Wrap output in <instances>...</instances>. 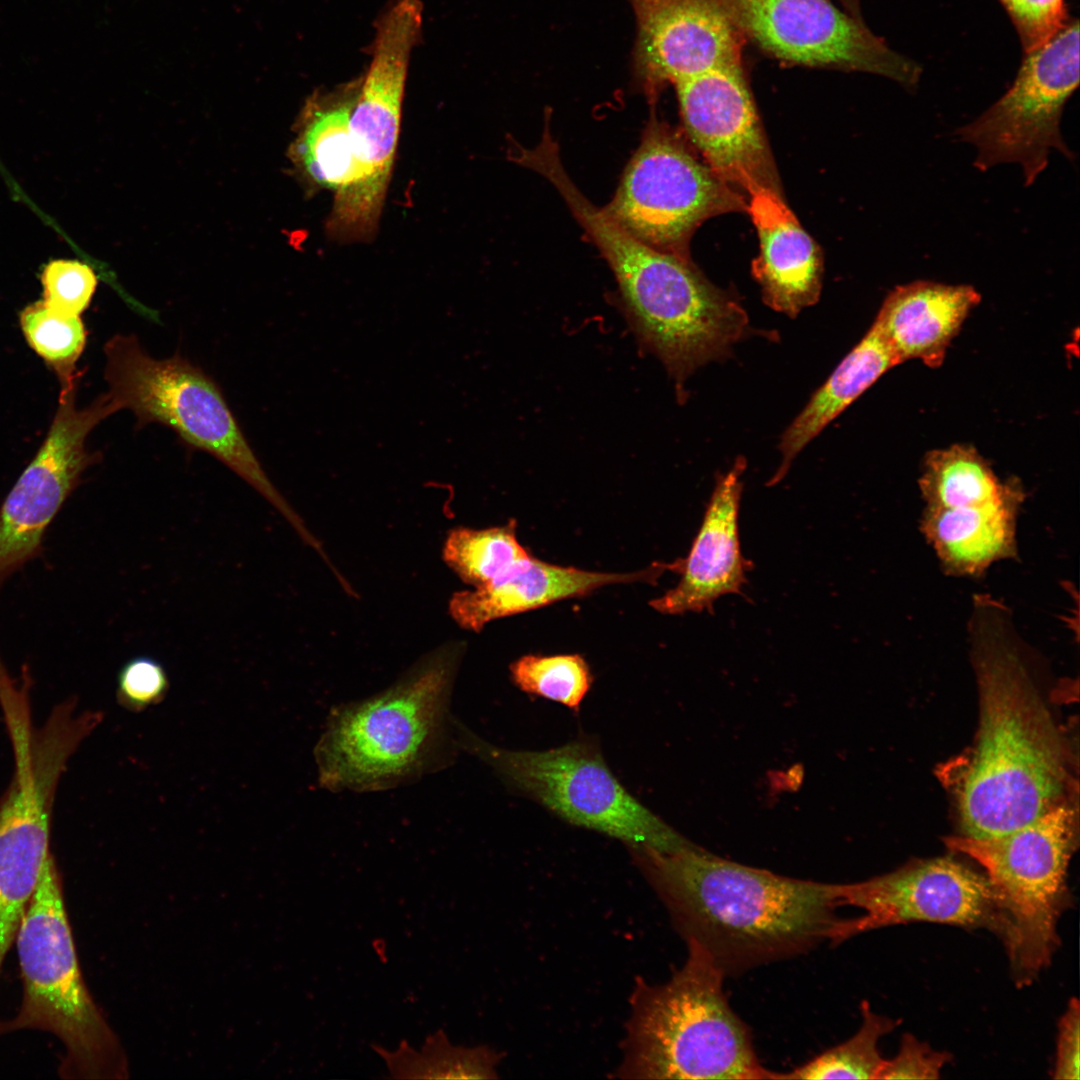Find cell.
I'll return each mask as SVG.
<instances>
[{"label":"cell","mask_w":1080,"mask_h":1080,"mask_svg":"<svg viewBox=\"0 0 1080 1080\" xmlns=\"http://www.w3.org/2000/svg\"><path fill=\"white\" fill-rule=\"evenodd\" d=\"M531 556L516 535V522L486 529L456 528L443 549L448 566L467 584L482 587Z\"/></svg>","instance_id":"obj_25"},{"label":"cell","mask_w":1080,"mask_h":1080,"mask_svg":"<svg viewBox=\"0 0 1080 1080\" xmlns=\"http://www.w3.org/2000/svg\"><path fill=\"white\" fill-rule=\"evenodd\" d=\"M76 389L60 393L48 434L0 506V585L42 553L61 507L99 455L86 449L91 430L119 411L108 393L78 409Z\"/></svg>","instance_id":"obj_14"},{"label":"cell","mask_w":1080,"mask_h":1080,"mask_svg":"<svg viewBox=\"0 0 1080 1080\" xmlns=\"http://www.w3.org/2000/svg\"><path fill=\"white\" fill-rule=\"evenodd\" d=\"M682 968L664 984L637 985L619 1073L641 1079H778L754 1049L749 1027L733 1011L722 971L686 941Z\"/></svg>","instance_id":"obj_4"},{"label":"cell","mask_w":1080,"mask_h":1080,"mask_svg":"<svg viewBox=\"0 0 1080 1080\" xmlns=\"http://www.w3.org/2000/svg\"><path fill=\"white\" fill-rule=\"evenodd\" d=\"M23 986L17 1015L0 1022V1033L38 1029L61 1040L65 1079L119 1078L127 1072L115 1034L82 977L54 856L17 930L15 940Z\"/></svg>","instance_id":"obj_5"},{"label":"cell","mask_w":1080,"mask_h":1080,"mask_svg":"<svg viewBox=\"0 0 1080 1080\" xmlns=\"http://www.w3.org/2000/svg\"><path fill=\"white\" fill-rule=\"evenodd\" d=\"M511 680L526 694L578 712L593 684L586 660L578 654L524 655L510 665Z\"/></svg>","instance_id":"obj_28"},{"label":"cell","mask_w":1080,"mask_h":1080,"mask_svg":"<svg viewBox=\"0 0 1080 1080\" xmlns=\"http://www.w3.org/2000/svg\"><path fill=\"white\" fill-rule=\"evenodd\" d=\"M746 210L756 227L759 255L752 273L770 308L796 317L814 305L821 293L820 250L802 228L780 192L759 188L748 195Z\"/></svg>","instance_id":"obj_18"},{"label":"cell","mask_w":1080,"mask_h":1080,"mask_svg":"<svg viewBox=\"0 0 1080 1080\" xmlns=\"http://www.w3.org/2000/svg\"><path fill=\"white\" fill-rule=\"evenodd\" d=\"M666 571L663 562L629 573L588 571L551 564L531 555L494 581L455 593L449 612L461 627L479 632L491 621L583 597L607 585L655 583Z\"/></svg>","instance_id":"obj_17"},{"label":"cell","mask_w":1080,"mask_h":1080,"mask_svg":"<svg viewBox=\"0 0 1080 1080\" xmlns=\"http://www.w3.org/2000/svg\"><path fill=\"white\" fill-rule=\"evenodd\" d=\"M1024 53L1048 42L1070 20L1065 0H999Z\"/></svg>","instance_id":"obj_30"},{"label":"cell","mask_w":1080,"mask_h":1080,"mask_svg":"<svg viewBox=\"0 0 1080 1080\" xmlns=\"http://www.w3.org/2000/svg\"><path fill=\"white\" fill-rule=\"evenodd\" d=\"M20 326L31 348L54 370L61 392L76 388V362L87 338L81 317L58 313L42 300L21 312Z\"/></svg>","instance_id":"obj_27"},{"label":"cell","mask_w":1080,"mask_h":1080,"mask_svg":"<svg viewBox=\"0 0 1080 1080\" xmlns=\"http://www.w3.org/2000/svg\"><path fill=\"white\" fill-rule=\"evenodd\" d=\"M841 907L864 913L842 918L830 944L874 929L932 922L965 929L984 928L1005 944L1008 921L985 875L952 858L917 860L868 880L838 884Z\"/></svg>","instance_id":"obj_13"},{"label":"cell","mask_w":1080,"mask_h":1080,"mask_svg":"<svg viewBox=\"0 0 1080 1080\" xmlns=\"http://www.w3.org/2000/svg\"><path fill=\"white\" fill-rule=\"evenodd\" d=\"M740 191L698 159L671 128L652 119L606 212L649 246L688 258L707 219L746 209Z\"/></svg>","instance_id":"obj_10"},{"label":"cell","mask_w":1080,"mask_h":1080,"mask_svg":"<svg viewBox=\"0 0 1080 1080\" xmlns=\"http://www.w3.org/2000/svg\"><path fill=\"white\" fill-rule=\"evenodd\" d=\"M462 654L460 644H446L384 690L333 706L313 749L319 787L387 791L453 764L461 749L451 700Z\"/></svg>","instance_id":"obj_3"},{"label":"cell","mask_w":1080,"mask_h":1080,"mask_svg":"<svg viewBox=\"0 0 1080 1080\" xmlns=\"http://www.w3.org/2000/svg\"><path fill=\"white\" fill-rule=\"evenodd\" d=\"M980 300V293L970 285L917 280L895 287L874 321L900 363L920 360L935 368Z\"/></svg>","instance_id":"obj_19"},{"label":"cell","mask_w":1080,"mask_h":1080,"mask_svg":"<svg viewBox=\"0 0 1080 1080\" xmlns=\"http://www.w3.org/2000/svg\"><path fill=\"white\" fill-rule=\"evenodd\" d=\"M394 1079H491L497 1077L499 1055L486 1046L464 1047L451 1043L444 1030L426 1037L420 1050L406 1040L390 1051L373 1044Z\"/></svg>","instance_id":"obj_24"},{"label":"cell","mask_w":1080,"mask_h":1080,"mask_svg":"<svg viewBox=\"0 0 1080 1080\" xmlns=\"http://www.w3.org/2000/svg\"><path fill=\"white\" fill-rule=\"evenodd\" d=\"M674 87L687 137L718 176L748 195L759 188L780 192L742 63Z\"/></svg>","instance_id":"obj_15"},{"label":"cell","mask_w":1080,"mask_h":1080,"mask_svg":"<svg viewBox=\"0 0 1080 1080\" xmlns=\"http://www.w3.org/2000/svg\"><path fill=\"white\" fill-rule=\"evenodd\" d=\"M169 690V678L157 660L139 656L128 660L117 675L116 698L124 708L139 712L160 703Z\"/></svg>","instance_id":"obj_31"},{"label":"cell","mask_w":1080,"mask_h":1080,"mask_svg":"<svg viewBox=\"0 0 1080 1080\" xmlns=\"http://www.w3.org/2000/svg\"><path fill=\"white\" fill-rule=\"evenodd\" d=\"M630 853L679 934L697 943L725 977L831 943L842 920L838 884L745 866L693 843Z\"/></svg>","instance_id":"obj_2"},{"label":"cell","mask_w":1080,"mask_h":1080,"mask_svg":"<svg viewBox=\"0 0 1080 1080\" xmlns=\"http://www.w3.org/2000/svg\"><path fill=\"white\" fill-rule=\"evenodd\" d=\"M457 739L461 751L488 765L510 790L571 825L619 840L629 850L672 851L691 843L624 787L592 736L543 751L510 750L458 720Z\"/></svg>","instance_id":"obj_7"},{"label":"cell","mask_w":1080,"mask_h":1080,"mask_svg":"<svg viewBox=\"0 0 1080 1080\" xmlns=\"http://www.w3.org/2000/svg\"><path fill=\"white\" fill-rule=\"evenodd\" d=\"M860 1010L862 1023L851 1038L789 1072H780V1079H879L886 1061L879 1040L898 1023L873 1012L867 1001L861 1002Z\"/></svg>","instance_id":"obj_26"},{"label":"cell","mask_w":1080,"mask_h":1080,"mask_svg":"<svg viewBox=\"0 0 1080 1080\" xmlns=\"http://www.w3.org/2000/svg\"><path fill=\"white\" fill-rule=\"evenodd\" d=\"M1079 1035V1001L1072 998L1058 1023L1056 1057L1052 1071L1054 1079H1079Z\"/></svg>","instance_id":"obj_33"},{"label":"cell","mask_w":1080,"mask_h":1080,"mask_svg":"<svg viewBox=\"0 0 1080 1080\" xmlns=\"http://www.w3.org/2000/svg\"><path fill=\"white\" fill-rule=\"evenodd\" d=\"M104 378L120 410L131 411L136 425L159 423L191 447L209 453L231 469L305 538L302 519L273 485L215 382L179 353L150 356L134 335L118 334L104 345Z\"/></svg>","instance_id":"obj_6"},{"label":"cell","mask_w":1080,"mask_h":1080,"mask_svg":"<svg viewBox=\"0 0 1080 1080\" xmlns=\"http://www.w3.org/2000/svg\"><path fill=\"white\" fill-rule=\"evenodd\" d=\"M1075 814L1061 802L1031 822L994 838L945 839L985 870L1009 923L1005 948L1015 983L1026 985L1051 962L1058 921L1072 900L1066 885L1075 848Z\"/></svg>","instance_id":"obj_8"},{"label":"cell","mask_w":1080,"mask_h":1080,"mask_svg":"<svg viewBox=\"0 0 1080 1080\" xmlns=\"http://www.w3.org/2000/svg\"><path fill=\"white\" fill-rule=\"evenodd\" d=\"M745 468V458L738 457L728 472L718 476L687 556L669 563V571L680 575L679 582L649 602L657 612L711 614L718 598L742 594L746 573L752 568V562L742 555L739 539Z\"/></svg>","instance_id":"obj_16"},{"label":"cell","mask_w":1080,"mask_h":1080,"mask_svg":"<svg viewBox=\"0 0 1080 1080\" xmlns=\"http://www.w3.org/2000/svg\"><path fill=\"white\" fill-rule=\"evenodd\" d=\"M844 7V10L851 15L861 18L860 14V0H839Z\"/></svg>","instance_id":"obj_34"},{"label":"cell","mask_w":1080,"mask_h":1080,"mask_svg":"<svg viewBox=\"0 0 1080 1080\" xmlns=\"http://www.w3.org/2000/svg\"><path fill=\"white\" fill-rule=\"evenodd\" d=\"M354 99L311 98L297 123L288 156L310 183L335 195L347 186L353 164L350 115Z\"/></svg>","instance_id":"obj_22"},{"label":"cell","mask_w":1080,"mask_h":1080,"mask_svg":"<svg viewBox=\"0 0 1080 1080\" xmlns=\"http://www.w3.org/2000/svg\"><path fill=\"white\" fill-rule=\"evenodd\" d=\"M1078 85L1079 22L1070 18L1048 42L1024 53L1007 91L955 133L976 148L974 166L978 170L1018 163L1025 186L1032 185L1046 169L1052 150L1074 160L1060 123Z\"/></svg>","instance_id":"obj_11"},{"label":"cell","mask_w":1080,"mask_h":1080,"mask_svg":"<svg viewBox=\"0 0 1080 1080\" xmlns=\"http://www.w3.org/2000/svg\"><path fill=\"white\" fill-rule=\"evenodd\" d=\"M741 32L787 63L867 72L912 91L921 66L830 0H714Z\"/></svg>","instance_id":"obj_12"},{"label":"cell","mask_w":1080,"mask_h":1080,"mask_svg":"<svg viewBox=\"0 0 1080 1080\" xmlns=\"http://www.w3.org/2000/svg\"><path fill=\"white\" fill-rule=\"evenodd\" d=\"M1025 498L1015 482L1001 499L979 506L927 508L920 531L947 575L977 578L1017 556V517Z\"/></svg>","instance_id":"obj_20"},{"label":"cell","mask_w":1080,"mask_h":1080,"mask_svg":"<svg viewBox=\"0 0 1080 1080\" xmlns=\"http://www.w3.org/2000/svg\"><path fill=\"white\" fill-rule=\"evenodd\" d=\"M900 364L874 321L781 437L782 461L769 486L787 474L797 454L889 369Z\"/></svg>","instance_id":"obj_21"},{"label":"cell","mask_w":1080,"mask_h":1080,"mask_svg":"<svg viewBox=\"0 0 1080 1080\" xmlns=\"http://www.w3.org/2000/svg\"><path fill=\"white\" fill-rule=\"evenodd\" d=\"M947 1052L936 1051L912 1034H904L897 1055L885 1061L879 1079H938L951 1061Z\"/></svg>","instance_id":"obj_32"},{"label":"cell","mask_w":1080,"mask_h":1080,"mask_svg":"<svg viewBox=\"0 0 1080 1080\" xmlns=\"http://www.w3.org/2000/svg\"><path fill=\"white\" fill-rule=\"evenodd\" d=\"M43 301L58 313L80 316L89 306L97 286L93 269L75 260H54L41 275Z\"/></svg>","instance_id":"obj_29"},{"label":"cell","mask_w":1080,"mask_h":1080,"mask_svg":"<svg viewBox=\"0 0 1080 1080\" xmlns=\"http://www.w3.org/2000/svg\"><path fill=\"white\" fill-rule=\"evenodd\" d=\"M422 8L394 0L376 22L372 59L350 115L353 164L334 197L328 228L346 238L374 231L396 153L409 60L422 27Z\"/></svg>","instance_id":"obj_9"},{"label":"cell","mask_w":1080,"mask_h":1080,"mask_svg":"<svg viewBox=\"0 0 1080 1080\" xmlns=\"http://www.w3.org/2000/svg\"><path fill=\"white\" fill-rule=\"evenodd\" d=\"M1008 608L977 595L969 623L980 721L955 785L962 835H1004L1061 803L1064 746L1025 665Z\"/></svg>","instance_id":"obj_1"},{"label":"cell","mask_w":1080,"mask_h":1080,"mask_svg":"<svg viewBox=\"0 0 1080 1080\" xmlns=\"http://www.w3.org/2000/svg\"><path fill=\"white\" fill-rule=\"evenodd\" d=\"M1015 482H1001L973 447L953 445L928 453L919 489L927 508H960L997 501Z\"/></svg>","instance_id":"obj_23"}]
</instances>
